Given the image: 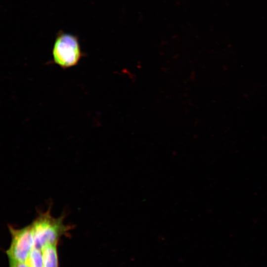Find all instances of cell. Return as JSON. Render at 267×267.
<instances>
[{"instance_id":"cell-1","label":"cell","mask_w":267,"mask_h":267,"mask_svg":"<svg viewBox=\"0 0 267 267\" xmlns=\"http://www.w3.org/2000/svg\"><path fill=\"white\" fill-rule=\"evenodd\" d=\"M34 232L35 247L41 250L45 246L57 244L59 238L68 230L63 218H55L49 211L40 214L31 223Z\"/></svg>"},{"instance_id":"cell-2","label":"cell","mask_w":267,"mask_h":267,"mask_svg":"<svg viewBox=\"0 0 267 267\" xmlns=\"http://www.w3.org/2000/svg\"><path fill=\"white\" fill-rule=\"evenodd\" d=\"M53 62L62 69L77 65L84 56L77 36L58 32L52 50Z\"/></svg>"},{"instance_id":"cell-3","label":"cell","mask_w":267,"mask_h":267,"mask_svg":"<svg viewBox=\"0 0 267 267\" xmlns=\"http://www.w3.org/2000/svg\"><path fill=\"white\" fill-rule=\"evenodd\" d=\"M11 240L6 251L8 259L26 262L30 252L35 247L33 228L32 224L21 228L9 226Z\"/></svg>"},{"instance_id":"cell-4","label":"cell","mask_w":267,"mask_h":267,"mask_svg":"<svg viewBox=\"0 0 267 267\" xmlns=\"http://www.w3.org/2000/svg\"><path fill=\"white\" fill-rule=\"evenodd\" d=\"M57 244L48 245L42 250L44 267H58Z\"/></svg>"},{"instance_id":"cell-5","label":"cell","mask_w":267,"mask_h":267,"mask_svg":"<svg viewBox=\"0 0 267 267\" xmlns=\"http://www.w3.org/2000/svg\"><path fill=\"white\" fill-rule=\"evenodd\" d=\"M26 263L29 267H44L42 251L34 247L30 252Z\"/></svg>"},{"instance_id":"cell-6","label":"cell","mask_w":267,"mask_h":267,"mask_svg":"<svg viewBox=\"0 0 267 267\" xmlns=\"http://www.w3.org/2000/svg\"><path fill=\"white\" fill-rule=\"evenodd\" d=\"M9 267H29L26 262L8 259Z\"/></svg>"}]
</instances>
